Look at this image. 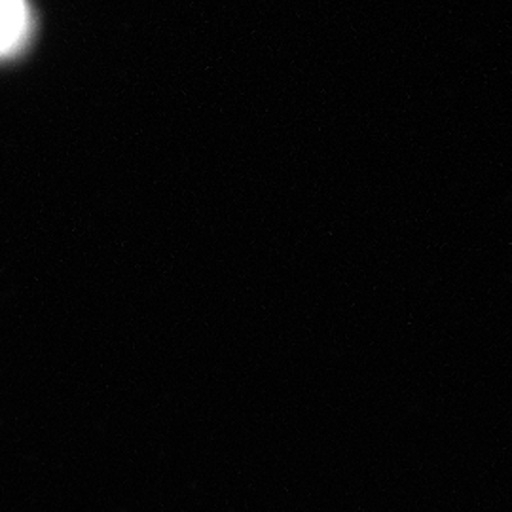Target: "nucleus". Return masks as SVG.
Returning <instances> with one entry per match:
<instances>
[{"label":"nucleus","mask_w":512,"mask_h":512,"mask_svg":"<svg viewBox=\"0 0 512 512\" xmlns=\"http://www.w3.org/2000/svg\"><path fill=\"white\" fill-rule=\"evenodd\" d=\"M29 12L25 0H0V55L10 54L27 35Z\"/></svg>","instance_id":"f257e3e1"}]
</instances>
